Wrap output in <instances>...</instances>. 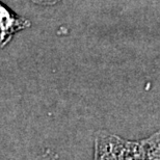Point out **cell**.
<instances>
[{"label": "cell", "instance_id": "obj_1", "mask_svg": "<svg viewBox=\"0 0 160 160\" xmlns=\"http://www.w3.org/2000/svg\"><path fill=\"white\" fill-rule=\"evenodd\" d=\"M29 26V21L14 14L0 2V48L8 45L15 33Z\"/></svg>", "mask_w": 160, "mask_h": 160}, {"label": "cell", "instance_id": "obj_2", "mask_svg": "<svg viewBox=\"0 0 160 160\" xmlns=\"http://www.w3.org/2000/svg\"><path fill=\"white\" fill-rule=\"evenodd\" d=\"M34 3H38V4H53V3H56L59 0H31Z\"/></svg>", "mask_w": 160, "mask_h": 160}]
</instances>
